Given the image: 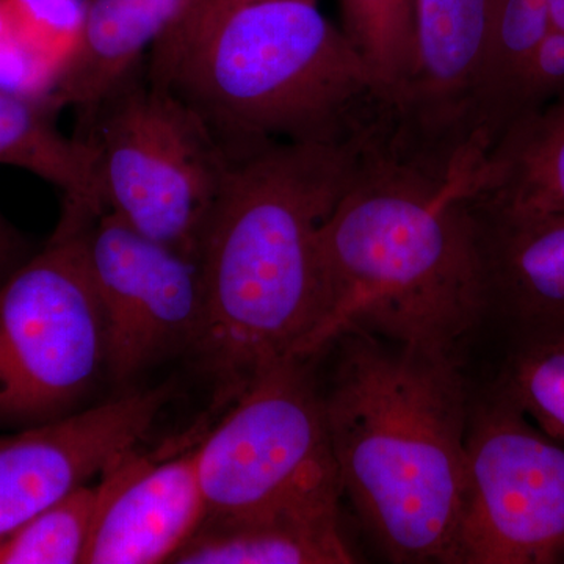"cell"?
<instances>
[{"instance_id":"obj_1","label":"cell","mask_w":564,"mask_h":564,"mask_svg":"<svg viewBox=\"0 0 564 564\" xmlns=\"http://www.w3.org/2000/svg\"><path fill=\"white\" fill-rule=\"evenodd\" d=\"M366 143H276L231 158L199 242L204 323L196 358L214 414L303 350L322 317L318 232Z\"/></svg>"},{"instance_id":"obj_2","label":"cell","mask_w":564,"mask_h":564,"mask_svg":"<svg viewBox=\"0 0 564 564\" xmlns=\"http://www.w3.org/2000/svg\"><path fill=\"white\" fill-rule=\"evenodd\" d=\"M473 169L441 177L372 141L318 232L322 317L313 361L348 332L458 356L489 314L469 204Z\"/></svg>"},{"instance_id":"obj_3","label":"cell","mask_w":564,"mask_h":564,"mask_svg":"<svg viewBox=\"0 0 564 564\" xmlns=\"http://www.w3.org/2000/svg\"><path fill=\"white\" fill-rule=\"evenodd\" d=\"M322 393L347 497L393 563L458 564L470 404L458 356L348 332Z\"/></svg>"},{"instance_id":"obj_4","label":"cell","mask_w":564,"mask_h":564,"mask_svg":"<svg viewBox=\"0 0 564 564\" xmlns=\"http://www.w3.org/2000/svg\"><path fill=\"white\" fill-rule=\"evenodd\" d=\"M148 76L187 102L229 158L263 144H359L388 106L359 52L313 0L209 9L198 0L151 47Z\"/></svg>"},{"instance_id":"obj_5","label":"cell","mask_w":564,"mask_h":564,"mask_svg":"<svg viewBox=\"0 0 564 564\" xmlns=\"http://www.w3.org/2000/svg\"><path fill=\"white\" fill-rule=\"evenodd\" d=\"M79 117L74 137L95 158L106 212L198 259L232 161L207 122L152 80L147 62Z\"/></svg>"},{"instance_id":"obj_6","label":"cell","mask_w":564,"mask_h":564,"mask_svg":"<svg viewBox=\"0 0 564 564\" xmlns=\"http://www.w3.org/2000/svg\"><path fill=\"white\" fill-rule=\"evenodd\" d=\"M93 223L61 218L0 285V423L54 421L106 369V323L88 256Z\"/></svg>"},{"instance_id":"obj_7","label":"cell","mask_w":564,"mask_h":564,"mask_svg":"<svg viewBox=\"0 0 564 564\" xmlns=\"http://www.w3.org/2000/svg\"><path fill=\"white\" fill-rule=\"evenodd\" d=\"M310 362L288 359L263 373L196 445L206 519L340 511L343 492Z\"/></svg>"},{"instance_id":"obj_8","label":"cell","mask_w":564,"mask_h":564,"mask_svg":"<svg viewBox=\"0 0 564 564\" xmlns=\"http://www.w3.org/2000/svg\"><path fill=\"white\" fill-rule=\"evenodd\" d=\"M564 563V444L502 391L470 406L458 564Z\"/></svg>"},{"instance_id":"obj_9","label":"cell","mask_w":564,"mask_h":564,"mask_svg":"<svg viewBox=\"0 0 564 564\" xmlns=\"http://www.w3.org/2000/svg\"><path fill=\"white\" fill-rule=\"evenodd\" d=\"M494 11L496 0H415L413 68L388 109L393 155L437 176L480 158L477 104Z\"/></svg>"},{"instance_id":"obj_10","label":"cell","mask_w":564,"mask_h":564,"mask_svg":"<svg viewBox=\"0 0 564 564\" xmlns=\"http://www.w3.org/2000/svg\"><path fill=\"white\" fill-rule=\"evenodd\" d=\"M88 256L106 323V370L118 383L195 350L204 323L198 259L155 242L104 212Z\"/></svg>"},{"instance_id":"obj_11","label":"cell","mask_w":564,"mask_h":564,"mask_svg":"<svg viewBox=\"0 0 564 564\" xmlns=\"http://www.w3.org/2000/svg\"><path fill=\"white\" fill-rule=\"evenodd\" d=\"M173 393H128L0 437V541L137 451Z\"/></svg>"},{"instance_id":"obj_12","label":"cell","mask_w":564,"mask_h":564,"mask_svg":"<svg viewBox=\"0 0 564 564\" xmlns=\"http://www.w3.org/2000/svg\"><path fill=\"white\" fill-rule=\"evenodd\" d=\"M101 503L84 564L170 563L206 519L196 447L133 451L101 475Z\"/></svg>"},{"instance_id":"obj_13","label":"cell","mask_w":564,"mask_h":564,"mask_svg":"<svg viewBox=\"0 0 564 564\" xmlns=\"http://www.w3.org/2000/svg\"><path fill=\"white\" fill-rule=\"evenodd\" d=\"M488 311L525 336L564 333V214L507 215L475 207Z\"/></svg>"},{"instance_id":"obj_14","label":"cell","mask_w":564,"mask_h":564,"mask_svg":"<svg viewBox=\"0 0 564 564\" xmlns=\"http://www.w3.org/2000/svg\"><path fill=\"white\" fill-rule=\"evenodd\" d=\"M195 0H88L84 29L52 106L90 109L144 62V54Z\"/></svg>"},{"instance_id":"obj_15","label":"cell","mask_w":564,"mask_h":564,"mask_svg":"<svg viewBox=\"0 0 564 564\" xmlns=\"http://www.w3.org/2000/svg\"><path fill=\"white\" fill-rule=\"evenodd\" d=\"M467 202L497 214H564V90L505 129L475 166Z\"/></svg>"},{"instance_id":"obj_16","label":"cell","mask_w":564,"mask_h":564,"mask_svg":"<svg viewBox=\"0 0 564 564\" xmlns=\"http://www.w3.org/2000/svg\"><path fill=\"white\" fill-rule=\"evenodd\" d=\"M340 511H285L252 518L204 519L173 556L177 564L356 563Z\"/></svg>"},{"instance_id":"obj_17","label":"cell","mask_w":564,"mask_h":564,"mask_svg":"<svg viewBox=\"0 0 564 564\" xmlns=\"http://www.w3.org/2000/svg\"><path fill=\"white\" fill-rule=\"evenodd\" d=\"M50 104L0 90V165L14 166L50 182L63 195V209L99 218L106 212L95 158L76 137L58 131Z\"/></svg>"},{"instance_id":"obj_18","label":"cell","mask_w":564,"mask_h":564,"mask_svg":"<svg viewBox=\"0 0 564 564\" xmlns=\"http://www.w3.org/2000/svg\"><path fill=\"white\" fill-rule=\"evenodd\" d=\"M547 0H496L491 44L477 104V151L485 155L513 121L519 85L551 31Z\"/></svg>"},{"instance_id":"obj_19","label":"cell","mask_w":564,"mask_h":564,"mask_svg":"<svg viewBox=\"0 0 564 564\" xmlns=\"http://www.w3.org/2000/svg\"><path fill=\"white\" fill-rule=\"evenodd\" d=\"M340 6L343 31L389 109L413 68L415 0H340Z\"/></svg>"},{"instance_id":"obj_20","label":"cell","mask_w":564,"mask_h":564,"mask_svg":"<svg viewBox=\"0 0 564 564\" xmlns=\"http://www.w3.org/2000/svg\"><path fill=\"white\" fill-rule=\"evenodd\" d=\"M101 494L87 484L41 511L0 541V564H84Z\"/></svg>"},{"instance_id":"obj_21","label":"cell","mask_w":564,"mask_h":564,"mask_svg":"<svg viewBox=\"0 0 564 564\" xmlns=\"http://www.w3.org/2000/svg\"><path fill=\"white\" fill-rule=\"evenodd\" d=\"M499 388L544 433L564 444V333L525 336Z\"/></svg>"},{"instance_id":"obj_22","label":"cell","mask_w":564,"mask_h":564,"mask_svg":"<svg viewBox=\"0 0 564 564\" xmlns=\"http://www.w3.org/2000/svg\"><path fill=\"white\" fill-rule=\"evenodd\" d=\"M87 3L88 0H0L10 35L57 63L62 70L79 43Z\"/></svg>"},{"instance_id":"obj_23","label":"cell","mask_w":564,"mask_h":564,"mask_svg":"<svg viewBox=\"0 0 564 564\" xmlns=\"http://www.w3.org/2000/svg\"><path fill=\"white\" fill-rule=\"evenodd\" d=\"M61 73L57 63L10 33L0 41V90L52 106Z\"/></svg>"},{"instance_id":"obj_24","label":"cell","mask_w":564,"mask_h":564,"mask_svg":"<svg viewBox=\"0 0 564 564\" xmlns=\"http://www.w3.org/2000/svg\"><path fill=\"white\" fill-rule=\"evenodd\" d=\"M563 90L564 33L551 29L538 44L529 65H527L521 85H519L513 121L525 111L543 106L544 102Z\"/></svg>"},{"instance_id":"obj_25","label":"cell","mask_w":564,"mask_h":564,"mask_svg":"<svg viewBox=\"0 0 564 564\" xmlns=\"http://www.w3.org/2000/svg\"><path fill=\"white\" fill-rule=\"evenodd\" d=\"M31 243L0 212V285L33 254Z\"/></svg>"},{"instance_id":"obj_26","label":"cell","mask_w":564,"mask_h":564,"mask_svg":"<svg viewBox=\"0 0 564 564\" xmlns=\"http://www.w3.org/2000/svg\"><path fill=\"white\" fill-rule=\"evenodd\" d=\"M552 29L564 33V0H547Z\"/></svg>"},{"instance_id":"obj_27","label":"cell","mask_w":564,"mask_h":564,"mask_svg":"<svg viewBox=\"0 0 564 564\" xmlns=\"http://www.w3.org/2000/svg\"><path fill=\"white\" fill-rule=\"evenodd\" d=\"M198 2L204 7H209V9L223 10L248 6V3L265 2V0H198ZM313 2H317V0H313Z\"/></svg>"},{"instance_id":"obj_28","label":"cell","mask_w":564,"mask_h":564,"mask_svg":"<svg viewBox=\"0 0 564 564\" xmlns=\"http://www.w3.org/2000/svg\"><path fill=\"white\" fill-rule=\"evenodd\" d=\"M9 35V29H7L6 17H3L2 6H0V41Z\"/></svg>"}]
</instances>
